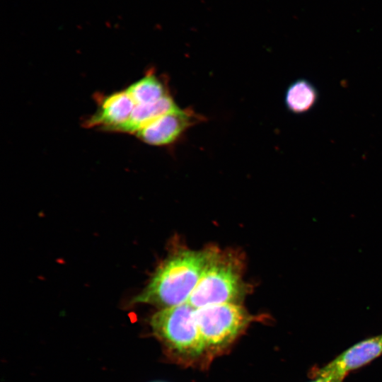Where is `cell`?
<instances>
[{
	"instance_id": "cell-1",
	"label": "cell",
	"mask_w": 382,
	"mask_h": 382,
	"mask_svg": "<svg viewBox=\"0 0 382 382\" xmlns=\"http://www.w3.org/2000/svg\"><path fill=\"white\" fill-rule=\"evenodd\" d=\"M214 249L174 253L159 265L132 303L165 308L187 302Z\"/></svg>"
},
{
	"instance_id": "cell-2",
	"label": "cell",
	"mask_w": 382,
	"mask_h": 382,
	"mask_svg": "<svg viewBox=\"0 0 382 382\" xmlns=\"http://www.w3.org/2000/svg\"><path fill=\"white\" fill-rule=\"evenodd\" d=\"M242 271V262L236 255L215 248L187 303L196 309L239 303L248 291Z\"/></svg>"
},
{
	"instance_id": "cell-3",
	"label": "cell",
	"mask_w": 382,
	"mask_h": 382,
	"mask_svg": "<svg viewBox=\"0 0 382 382\" xmlns=\"http://www.w3.org/2000/svg\"><path fill=\"white\" fill-rule=\"evenodd\" d=\"M195 310L186 302L162 308L150 319L154 335L172 354L181 359H196L206 351Z\"/></svg>"
},
{
	"instance_id": "cell-4",
	"label": "cell",
	"mask_w": 382,
	"mask_h": 382,
	"mask_svg": "<svg viewBox=\"0 0 382 382\" xmlns=\"http://www.w3.org/2000/svg\"><path fill=\"white\" fill-rule=\"evenodd\" d=\"M206 350L219 351L231 344L254 320L239 303L207 306L195 310Z\"/></svg>"
},
{
	"instance_id": "cell-5",
	"label": "cell",
	"mask_w": 382,
	"mask_h": 382,
	"mask_svg": "<svg viewBox=\"0 0 382 382\" xmlns=\"http://www.w3.org/2000/svg\"><path fill=\"white\" fill-rule=\"evenodd\" d=\"M202 117L192 110L178 108L168 112L136 132L144 142L154 146H164L174 143L185 132Z\"/></svg>"
},
{
	"instance_id": "cell-6",
	"label": "cell",
	"mask_w": 382,
	"mask_h": 382,
	"mask_svg": "<svg viewBox=\"0 0 382 382\" xmlns=\"http://www.w3.org/2000/svg\"><path fill=\"white\" fill-rule=\"evenodd\" d=\"M382 354V335L356 343L339 354L317 372V376L342 382L347 374L377 358Z\"/></svg>"
},
{
	"instance_id": "cell-7",
	"label": "cell",
	"mask_w": 382,
	"mask_h": 382,
	"mask_svg": "<svg viewBox=\"0 0 382 382\" xmlns=\"http://www.w3.org/2000/svg\"><path fill=\"white\" fill-rule=\"evenodd\" d=\"M134 106L126 90L112 93L102 98L98 110L86 120L85 126L117 132L129 119Z\"/></svg>"
},
{
	"instance_id": "cell-8",
	"label": "cell",
	"mask_w": 382,
	"mask_h": 382,
	"mask_svg": "<svg viewBox=\"0 0 382 382\" xmlns=\"http://www.w3.org/2000/svg\"><path fill=\"white\" fill-rule=\"evenodd\" d=\"M178 108L170 95L155 103L135 105L129 119L117 132L136 133L153 120Z\"/></svg>"
},
{
	"instance_id": "cell-9",
	"label": "cell",
	"mask_w": 382,
	"mask_h": 382,
	"mask_svg": "<svg viewBox=\"0 0 382 382\" xmlns=\"http://www.w3.org/2000/svg\"><path fill=\"white\" fill-rule=\"evenodd\" d=\"M318 92L316 86L306 79H299L287 88L284 103L288 110L302 114L311 110L317 103Z\"/></svg>"
},
{
	"instance_id": "cell-10",
	"label": "cell",
	"mask_w": 382,
	"mask_h": 382,
	"mask_svg": "<svg viewBox=\"0 0 382 382\" xmlns=\"http://www.w3.org/2000/svg\"><path fill=\"white\" fill-rule=\"evenodd\" d=\"M126 91L135 105L155 103L170 95L164 81L153 73L146 74L132 83Z\"/></svg>"
},
{
	"instance_id": "cell-11",
	"label": "cell",
	"mask_w": 382,
	"mask_h": 382,
	"mask_svg": "<svg viewBox=\"0 0 382 382\" xmlns=\"http://www.w3.org/2000/svg\"><path fill=\"white\" fill-rule=\"evenodd\" d=\"M310 382H339V381H337L328 377L317 376L315 380L311 381Z\"/></svg>"
}]
</instances>
